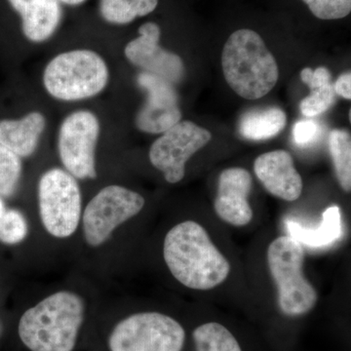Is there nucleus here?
Returning <instances> with one entry per match:
<instances>
[{
  "label": "nucleus",
  "instance_id": "cd10ccee",
  "mask_svg": "<svg viewBox=\"0 0 351 351\" xmlns=\"http://www.w3.org/2000/svg\"><path fill=\"white\" fill-rule=\"evenodd\" d=\"M138 17H145L156 10L158 0H133Z\"/></svg>",
  "mask_w": 351,
  "mask_h": 351
},
{
  "label": "nucleus",
  "instance_id": "4468645a",
  "mask_svg": "<svg viewBox=\"0 0 351 351\" xmlns=\"http://www.w3.org/2000/svg\"><path fill=\"white\" fill-rule=\"evenodd\" d=\"M254 171L265 189L286 201H295L302 191V180L294 160L283 149L261 154L254 163Z\"/></svg>",
  "mask_w": 351,
  "mask_h": 351
},
{
  "label": "nucleus",
  "instance_id": "a878e982",
  "mask_svg": "<svg viewBox=\"0 0 351 351\" xmlns=\"http://www.w3.org/2000/svg\"><path fill=\"white\" fill-rule=\"evenodd\" d=\"M320 134V127L313 120H301L293 128V138L295 144L307 145L315 142Z\"/></svg>",
  "mask_w": 351,
  "mask_h": 351
},
{
  "label": "nucleus",
  "instance_id": "4be33fe9",
  "mask_svg": "<svg viewBox=\"0 0 351 351\" xmlns=\"http://www.w3.org/2000/svg\"><path fill=\"white\" fill-rule=\"evenodd\" d=\"M23 172L22 158L0 145V196L10 197L17 189Z\"/></svg>",
  "mask_w": 351,
  "mask_h": 351
},
{
  "label": "nucleus",
  "instance_id": "6e6552de",
  "mask_svg": "<svg viewBox=\"0 0 351 351\" xmlns=\"http://www.w3.org/2000/svg\"><path fill=\"white\" fill-rule=\"evenodd\" d=\"M140 193L117 184L101 189L85 207L82 216L83 235L91 247H100L113 232L137 216L145 206Z\"/></svg>",
  "mask_w": 351,
  "mask_h": 351
},
{
  "label": "nucleus",
  "instance_id": "c756f323",
  "mask_svg": "<svg viewBox=\"0 0 351 351\" xmlns=\"http://www.w3.org/2000/svg\"><path fill=\"white\" fill-rule=\"evenodd\" d=\"M7 211V208L5 206V203H4L3 199H2L1 196H0V221H1L2 218H3L4 215H5Z\"/></svg>",
  "mask_w": 351,
  "mask_h": 351
},
{
  "label": "nucleus",
  "instance_id": "2eb2a0df",
  "mask_svg": "<svg viewBox=\"0 0 351 351\" xmlns=\"http://www.w3.org/2000/svg\"><path fill=\"white\" fill-rule=\"evenodd\" d=\"M22 19L27 40L41 43L54 36L61 24L63 9L59 0H8Z\"/></svg>",
  "mask_w": 351,
  "mask_h": 351
},
{
  "label": "nucleus",
  "instance_id": "ddd939ff",
  "mask_svg": "<svg viewBox=\"0 0 351 351\" xmlns=\"http://www.w3.org/2000/svg\"><path fill=\"white\" fill-rule=\"evenodd\" d=\"M252 176L243 168H228L219 178L218 193L214 208L217 215L226 223L234 226L248 225L253 219L249 204Z\"/></svg>",
  "mask_w": 351,
  "mask_h": 351
},
{
  "label": "nucleus",
  "instance_id": "9b49d317",
  "mask_svg": "<svg viewBox=\"0 0 351 351\" xmlns=\"http://www.w3.org/2000/svg\"><path fill=\"white\" fill-rule=\"evenodd\" d=\"M137 38L127 44L124 54L134 66L145 73L159 76L168 82H181L184 76V66L179 55L163 49L159 45L161 29L154 22L141 25Z\"/></svg>",
  "mask_w": 351,
  "mask_h": 351
},
{
  "label": "nucleus",
  "instance_id": "f257e3e1",
  "mask_svg": "<svg viewBox=\"0 0 351 351\" xmlns=\"http://www.w3.org/2000/svg\"><path fill=\"white\" fill-rule=\"evenodd\" d=\"M163 256L172 276L193 290L217 287L230 274V263L205 228L193 221L171 228L164 239Z\"/></svg>",
  "mask_w": 351,
  "mask_h": 351
},
{
  "label": "nucleus",
  "instance_id": "393cba45",
  "mask_svg": "<svg viewBox=\"0 0 351 351\" xmlns=\"http://www.w3.org/2000/svg\"><path fill=\"white\" fill-rule=\"evenodd\" d=\"M302 2L320 20H341L351 12V0H302Z\"/></svg>",
  "mask_w": 351,
  "mask_h": 351
},
{
  "label": "nucleus",
  "instance_id": "aec40b11",
  "mask_svg": "<svg viewBox=\"0 0 351 351\" xmlns=\"http://www.w3.org/2000/svg\"><path fill=\"white\" fill-rule=\"evenodd\" d=\"M329 151L331 154L337 179L346 193L351 189V138L343 129L330 132Z\"/></svg>",
  "mask_w": 351,
  "mask_h": 351
},
{
  "label": "nucleus",
  "instance_id": "f03ea898",
  "mask_svg": "<svg viewBox=\"0 0 351 351\" xmlns=\"http://www.w3.org/2000/svg\"><path fill=\"white\" fill-rule=\"evenodd\" d=\"M84 313L80 295L54 293L23 314L18 327L21 341L31 351H73Z\"/></svg>",
  "mask_w": 351,
  "mask_h": 351
},
{
  "label": "nucleus",
  "instance_id": "bb28decb",
  "mask_svg": "<svg viewBox=\"0 0 351 351\" xmlns=\"http://www.w3.org/2000/svg\"><path fill=\"white\" fill-rule=\"evenodd\" d=\"M335 91L336 94L346 99V100H350L351 99V75L350 71L348 73H343L336 83L334 84Z\"/></svg>",
  "mask_w": 351,
  "mask_h": 351
},
{
  "label": "nucleus",
  "instance_id": "7ed1b4c3",
  "mask_svg": "<svg viewBox=\"0 0 351 351\" xmlns=\"http://www.w3.org/2000/svg\"><path fill=\"white\" fill-rule=\"evenodd\" d=\"M221 66L226 82L242 98L258 100L279 77L278 66L262 36L249 29L233 32L223 46Z\"/></svg>",
  "mask_w": 351,
  "mask_h": 351
},
{
  "label": "nucleus",
  "instance_id": "c85d7f7f",
  "mask_svg": "<svg viewBox=\"0 0 351 351\" xmlns=\"http://www.w3.org/2000/svg\"><path fill=\"white\" fill-rule=\"evenodd\" d=\"M61 3L66 4V5L76 6L86 1V0H59Z\"/></svg>",
  "mask_w": 351,
  "mask_h": 351
},
{
  "label": "nucleus",
  "instance_id": "6ab92c4d",
  "mask_svg": "<svg viewBox=\"0 0 351 351\" xmlns=\"http://www.w3.org/2000/svg\"><path fill=\"white\" fill-rule=\"evenodd\" d=\"M287 123V117L278 108L252 110L245 113L239 122V132L245 138L263 141L276 137Z\"/></svg>",
  "mask_w": 351,
  "mask_h": 351
},
{
  "label": "nucleus",
  "instance_id": "f8f14e48",
  "mask_svg": "<svg viewBox=\"0 0 351 351\" xmlns=\"http://www.w3.org/2000/svg\"><path fill=\"white\" fill-rule=\"evenodd\" d=\"M137 82L147 93V101L136 115L138 130L162 134L181 121L182 112L172 83L145 71L138 75Z\"/></svg>",
  "mask_w": 351,
  "mask_h": 351
},
{
  "label": "nucleus",
  "instance_id": "0eeeda50",
  "mask_svg": "<svg viewBox=\"0 0 351 351\" xmlns=\"http://www.w3.org/2000/svg\"><path fill=\"white\" fill-rule=\"evenodd\" d=\"M186 332L174 318L159 313L132 314L114 327L110 351H182Z\"/></svg>",
  "mask_w": 351,
  "mask_h": 351
},
{
  "label": "nucleus",
  "instance_id": "423d86ee",
  "mask_svg": "<svg viewBox=\"0 0 351 351\" xmlns=\"http://www.w3.org/2000/svg\"><path fill=\"white\" fill-rule=\"evenodd\" d=\"M38 198L41 223L51 237L75 234L82 216V195L73 175L61 168L46 171L39 178Z\"/></svg>",
  "mask_w": 351,
  "mask_h": 351
},
{
  "label": "nucleus",
  "instance_id": "5701e85b",
  "mask_svg": "<svg viewBox=\"0 0 351 351\" xmlns=\"http://www.w3.org/2000/svg\"><path fill=\"white\" fill-rule=\"evenodd\" d=\"M29 232L27 219L20 211L7 209L0 221V242L6 245H16L24 241Z\"/></svg>",
  "mask_w": 351,
  "mask_h": 351
},
{
  "label": "nucleus",
  "instance_id": "b1692460",
  "mask_svg": "<svg viewBox=\"0 0 351 351\" xmlns=\"http://www.w3.org/2000/svg\"><path fill=\"white\" fill-rule=\"evenodd\" d=\"M101 17L114 25H127L138 17L133 0H100Z\"/></svg>",
  "mask_w": 351,
  "mask_h": 351
},
{
  "label": "nucleus",
  "instance_id": "a211bd4d",
  "mask_svg": "<svg viewBox=\"0 0 351 351\" xmlns=\"http://www.w3.org/2000/svg\"><path fill=\"white\" fill-rule=\"evenodd\" d=\"M301 80L311 88V95L304 98L300 106L302 114L313 117L327 112L336 96L329 69L325 66H319L314 71L309 68L304 69L301 73Z\"/></svg>",
  "mask_w": 351,
  "mask_h": 351
},
{
  "label": "nucleus",
  "instance_id": "412c9836",
  "mask_svg": "<svg viewBox=\"0 0 351 351\" xmlns=\"http://www.w3.org/2000/svg\"><path fill=\"white\" fill-rule=\"evenodd\" d=\"M196 351H242L232 332L216 322L205 323L193 332Z\"/></svg>",
  "mask_w": 351,
  "mask_h": 351
},
{
  "label": "nucleus",
  "instance_id": "1a4fd4ad",
  "mask_svg": "<svg viewBox=\"0 0 351 351\" xmlns=\"http://www.w3.org/2000/svg\"><path fill=\"white\" fill-rule=\"evenodd\" d=\"M100 132L98 117L90 110H75L62 122L58 152L64 170L76 180L97 178L96 149Z\"/></svg>",
  "mask_w": 351,
  "mask_h": 351
},
{
  "label": "nucleus",
  "instance_id": "f3484780",
  "mask_svg": "<svg viewBox=\"0 0 351 351\" xmlns=\"http://www.w3.org/2000/svg\"><path fill=\"white\" fill-rule=\"evenodd\" d=\"M289 237L311 248H323L334 244L343 233L341 209L328 208L322 215V221L316 228H306L293 219L286 221Z\"/></svg>",
  "mask_w": 351,
  "mask_h": 351
},
{
  "label": "nucleus",
  "instance_id": "9d476101",
  "mask_svg": "<svg viewBox=\"0 0 351 351\" xmlns=\"http://www.w3.org/2000/svg\"><path fill=\"white\" fill-rule=\"evenodd\" d=\"M212 135L191 121H180L160 137L149 149V160L163 173L169 184H178L186 175L189 158L211 141Z\"/></svg>",
  "mask_w": 351,
  "mask_h": 351
},
{
  "label": "nucleus",
  "instance_id": "dca6fc26",
  "mask_svg": "<svg viewBox=\"0 0 351 351\" xmlns=\"http://www.w3.org/2000/svg\"><path fill=\"white\" fill-rule=\"evenodd\" d=\"M46 127L40 112H32L20 119L0 120V145L21 158L32 156L38 149Z\"/></svg>",
  "mask_w": 351,
  "mask_h": 351
},
{
  "label": "nucleus",
  "instance_id": "39448f33",
  "mask_svg": "<svg viewBox=\"0 0 351 351\" xmlns=\"http://www.w3.org/2000/svg\"><path fill=\"white\" fill-rule=\"evenodd\" d=\"M304 252L302 244L280 237L269 245L267 263L278 288V304L285 315H304L315 306L317 293L304 276Z\"/></svg>",
  "mask_w": 351,
  "mask_h": 351
},
{
  "label": "nucleus",
  "instance_id": "20e7f679",
  "mask_svg": "<svg viewBox=\"0 0 351 351\" xmlns=\"http://www.w3.org/2000/svg\"><path fill=\"white\" fill-rule=\"evenodd\" d=\"M43 82L47 93L56 100H87L98 96L108 86L110 69L95 51H66L46 64Z\"/></svg>",
  "mask_w": 351,
  "mask_h": 351
}]
</instances>
